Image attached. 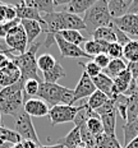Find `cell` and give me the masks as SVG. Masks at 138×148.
Returning a JSON list of instances; mask_svg holds the SVG:
<instances>
[{
  "label": "cell",
  "mask_w": 138,
  "mask_h": 148,
  "mask_svg": "<svg viewBox=\"0 0 138 148\" xmlns=\"http://www.w3.org/2000/svg\"><path fill=\"white\" fill-rule=\"evenodd\" d=\"M115 103V110L116 112L120 115V118L127 121V112H128V107H129V97L125 95H118V96L113 97Z\"/></svg>",
  "instance_id": "obj_30"
},
{
  "label": "cell",
  "mask_w": 138,
  "mask_h": 148,
  "mask_svg": "<svg viewBox=\"0 0 138 148\" xmlns=\"http://www.w3.org/2000/svg\"><path fill=\"white\" fill-rule=\"evenodd\" d=\"M86 126H87L88 132H90L92 135H95V137H97V135L104 133L102 123H101L99 116H96V118H90L88 121L86 123Z\"/></svg>",
  "instance_id": "obj_38"
},
{
  "label": "cell",
  "mask_w": 138,
  "mask_h": 148,
  "mask_svg": "<svg viewBox=\"0 0 138 148\" xmlns=\"http://www.w3.org/2000/svg\"><path fill=\"white\" fill-rule=\"evenodd\" d=\"M21 23V19H15V21H12V22H3L0 23V38H5L7 35L9 33L13 27H15L17 24Z\"/></svg>",
  "instance_id": "obj_42"
},
{
  "label": "cell",
  "mask_w": 138,
  "mask_h": 148,
  "mask_svg": "<svg viewBox=\"0 0 138 148\" xmlns=\"http://www.w3.org/2000/svg\"><path fill=\"white\" fill-rule=\"evenodd\" d=\"M124 130V147L127 144H129L133 139H136L138 137V119L130 123H125L123 126Z\"/></svg>",
  "instance_id": "obj_33"
},
{
  "label": "cell",
  "mask_w": 138,
  "mask_h": 148,
  "mask_svg": "<svg viewBox=\"0 0 138 148\" xmlns=\"http://www.w3.org/2000/svg\"><path fill=\"white\" fill-rule=\"evenodd\" d=\"M123 59L128 63H138V40L132 38L125 46H123Z\"/></svg>",
  "instance_id": "obj_25"
},
{
  "label": "cell",
  "mask_w": 138,
  "mask_h": 148,
  "mask_svg": "<svg viewBox=\"0 0 138 148\" xmlns=\"http://www.w3.org/2000/svg\"><path fill=\"white\" fill-rule=\"evenodd\" d=\"M132 79H133V77H132V73L128 68L119 77L113 79V97L118 96V95H125Z\"/></svg>",
  "instance_id": "obj_15"
},
{
  "label": "cell",
  "mask_w": 138,
  "mask_h": 148,
  "mask_svg": "<svg viewBox=\"0 0 138 148\" xmlns=\"http://www.w3.org/2000/svg\"><path fill=\"white\" fill-rule=\"evenodd\" d=\"M24 4L30 8L36 9L41 15L53 13L56 8L54 4V0H24Z\"/></svg>",
  "instance_id": "obj_19"
},
{
  "label": "cell",
  "mask_w": 138,
  "mask_h": 148,
  "mask_svg": "<svg viewBox=\"0 0 138 148\" xmlns=\"http://www.w3.org/2000/svg\"><path fill=\"white\" fill-rule=\"evenodd\" d=\"M116 115H118V112H116V111H113V112H110V114L100 116V120H101V123H102L104 133L107 134V135H111V137H115Z\"/></svg>",
  "instance_id": "obj_27"
},
{
  "label": "cell",
  "mask_w": 138,
  "mask_h": 148,
  "mask_svg": "<svg viewBox=\"0 0 138 148\" xmlns=\"http://www.w3.org/2000/svg\"><path fill=\"white\" fill-rule=\"evenodd\" d=\"M23 110L31 118H33V116L35 118H42V116L49 115V111H50L49 105L38 97L27 98V101H24Z\"/></svg>",
  "instance_id": "obj_11"
},
{
  "label": "cell",
  "mask_w": 138,
  "mask_h": 148,
  "mask_svg": "<svg viewBox=\"0 0 138 148\" xmlns=\"http://www.w3.org/2000/svg\"><path fill=\"white\" fill-rule=\"evenodd\" d=\"M40 45H41L40 42H33L28 47V50L22 55H12V54L7 55L9 59L18 66V69L21 72V81L23 83L28 81V79H37V81H40L37 56H36Z\"/></svg>",
  "instance_id": "obj_2"
},
{
  "label": "cell",
  "mask_w": 138,
  "mask_h": 148,
  "mask_svg": "<svg viewBox=\"0 0 138 148\" xmlns=\"http://www.w3.org/2000/svg\"><path fill=\"white\" fill-rule=\"evenodd\" d=\"M56 63H58L56 59L51 54H49V52H45V54L40 55L37 58V68L42 73L49 72L50 69H53L56 65Z\"/></svg>",
  "instance_id": "obj_32"
},
{
  "label": "cell",
  "mask_w": 138,
  "mask_h": 148,
  "mask_svg": "<svg viewBox=\"0 0 138 148\" xmlns=\"http://www.w3.org/2000/svg\"><path fill=\"white\" fill-rule=\"evenodd\" d=\"M109 100L110 98L107 97L105 93H102L101 91L96 89V91H95L86 100V103H87V106L90 107L92 111H96L97 109H100L102 105H105Z\"/></svg>",
  "instance_id": "obj_28"
},
{
  "label": "cell",
  "mask_w": 138,
  "mask_h": 148,
  "mask_svg": "<svg viewBox=\"0 0 138 148\" xmlns=\"http://www.w3.org/2000/svg\"><path fill=\"white\" fill-rule=\"evenodd\" d=\"M107 46H109V44H106V42L95 41V40H88V41L84 42L83 51L87 55H90L92 59H93L95 56H97V55H100V54H106Z\"/></svg>",
  "instance_id": "obj_23"
},
{
  "label": "cell",
  "mask_w": 138,
  "mask_h": 148,
  "mask_svg": "<svg viewBox=\"0 0 138 148\" xmlns=\"http://www.w3.org/2000/svg\"><path fill=\"white\" fill-rule=\"evenodd\" d=\"M59 144H63L65 148H77L79 146H82V138H81V129L74 126L72 130L64 138H61L56 142Z\"/></svg>",
  "instance_id": "obj_20"
},
{
  "label": "cell",
  "mask_w": 138,
  "mask_h": 148,
  "mask_svg": "<svg viewBox=\"0 0 138 148\" xmlns=\"http://www.w3.org/2000/svg\"><path fill=\"white\" fill-rule=\"evenodd\" d=\"M4 42L12 55H22L27 51L28 41H27L26 32L21 26V23L9 31L7 37L4 38Z\"/></svg>",
  "instance_id": "obj_6"
},
{
  "label": "cell",
  "mask_w": 138,
  "mask_h": 148,
  "mask_svg": "<svg viewBox=\"0 0 138 148\" xmlns=\"http://www.w3.org/2000/svg\"><path fill=\"white\" fill-rule=\"evenodd\" d=\"M95 91H96V87H95L93 82H92V78H90L83 72L74 88V102L79 100H87Z\"/></svg>",
  "instance_id": "obj_12"
},
{
  "label": "cell",
  "mask_w": 138,
  "mask_h": 148,
  "mask_svg": "<svg viewBox=\"0 0 138 148\" xmlns=\"http://www.w3.org/2000/svg\"><path fill=\"white\" fill-rule=\"evenodd\" d=\"M132 4V0H110L107 1V8H109V13L111 15L113 19H118V18L124 17L128 14V9Z\"/></svg>",
  "instance_id": "obj_17"
},
{
  "label": "cell",
  "mask_w": 138,
  "mask_h": 148,
  "mask_svg": "<svg viewBox=\"0 0 138 148\" xmlns=\"http://www.w3.org/2000/svg\"><path fill=\"white\" fill-rule=\"evenodd\" d=\"M114 31H115V36H116V42H118V44H120L122 46H125L132 40L129 36L125 35V33L123 32V31L119 29L118 27L114 26Z\"/></svg>",
  "instance_id": "obj_43"
},
{
  "label": "cell",
  "mask_w": 138,
  "mask_h": 148,
  "mask_svg": "<svg viewBox=\"0 0 138 148\" xmlns=\"http://www.w3.org/2000/svg\"><path fill=\"white\" fill-rule=\"evenodd\" d=\"M86 102V101H84ZM84 102L79 106H69V105H58V106L51 107L49 111V118H50L51 125H59L65 124V123L73 121L77 114L81 110L84 109Z\"/></svg>",
  "instance_id": "obj_7"
},
{
  "label": "cell",
  "mask_w": 138,
  "mask_h": 148,
  "mask_svg": "<svg viewBox=\"0 0 138 148\" xmlns=\"http://www.w3.org/2000/svg\"><path fill=\"white\" fill-rule=\"evenodd\" d=\"M127 68L130 70L133 79H138V63H128Z\"/></svg>",
  "instance_id": "obj_45"
},
{
  "label": "cell",
  "mask_w": 138,
  "mask_h": 148,
  "mask_svg": "<svg viewBox=\"0 0 138 148\" xmlns=\"http://www.w3.org/2000/svg\"><path fill=\"white\" fill-rule=\"evenodd\" d=\"M79 129H81L82 144H83L86 148H96V137H95V135H92L90 132H88L86 124L82 125Z\"/></svg>",
  "instance_id": "obj_39"
},
{
  "label": "cell",
  "mask_w": 138,
  "mask_h": 148,
  "mask_svg": "<svg viewBox=\"0 0 138 148\" xmlns=\"http://www.w3.org/2000/svg\"><path fill=\"white\" fill-rule=\"evenodd\" d=\"M55 44L59 47V51L61 56L64 58H72V59H81V58H86L88 60H92L90 55H87L83 51V49H81V46H77L73 44L67 42L64 38H61L59 35H55Z\"/></svg>",
  "instance_id": "obj_9"
},
{
  "label": "cell",
  "mask_w": 138,
  "mask_h": 148,
  "mask_svg": "<svg viewBox=\"0 0 138 148\" xmlns=\"http://www.w3.org/2000/svg\"><path fill=\"white\" fill-rule=\"evenodd\" d=\"M42 75H44V82L55 84V83L59 81L60 78L65 77L67 73H65V70H64V68L61 66L59 63H56V65H55L53 69H50L49 72L42 73Z\"/></svg>",
  "instance_id": "obj_29"
},
{
  "label": "cell",
  "mask_w": 138,
  "mask_h": 148,
  "mask_svg": "<svg viewBox=\"0 0 138 148\" xmlns=\"http://www.w3.org/2000/svg\"><path fill=\"white\" fill-rule=\"evenodd\" d=\"M0 126H1V112H0Z\"/></svg>",
  "instance_id": "obj_53"
},
{
  "label": "cell",
  "mask_w": 138,
  "mask_h": 148,
  "mask_svg": "<svg viewBox=\"0 0 138 148\" xmlns=\"http://www.w3.org/2000/svg\"><path fill=\"white\" fill-rule=\"evenodd\" d=\"M15 9H17V15H18V19L23 21V19H30V21H36L41 24L42 27V32H46V24L42 19V15L38 13L36 9L30 8L24 4V1H21L18 4H14Z\"/></svg>",
  "instance_id": "obj_14"
},
{
  "label": "cell",
  "mask_w": 138,
  "mask_h": 148,
  "mask_svg": "<svg viewBox=\"0 0 138 148\" xmlns=\"http://www.w3.org/2000/svg\"><path fill=\"white\" fill-rule=\"evenodd\" d=\"M124 148H138V137L136 138V139L132 140L129 144H127Z\"/></svg>",
  "instance_id": "obj_48"
},
{
  "label": "cell",
  "mask_w": 138,
  "mask_h": 148,
  "mask_svg": "<svg viewBox=\"0 0 138 148\" xmlns=\"http://www.w3.org/2000/svg\"><path fill=\"white\" fill-rule=\"evenodd\" d=\"M15 132L21 135L22 140H32L37 146H41L38 135L36 133L35 125L32 123V118L24 111L15 119Z\"/></svg>",
  "instance_id": "obj_8"
},
{
  "label": "cell",
  "mask_w": 138,
  "mask_h": 148,
  "mask_svg": "<svg viewBox=\"0 0 138 148\" xmlns=\"http://www.w3.org/2000/svg\"><path fill=\"white\" fill-rule=\"evenodd\" d=\"M83 22L88 33H93L97 28L101 27H111L113 18L109 13L106 0H96L93 5L84 13Z\"/></svg>",
  "instance_id": "obj_4"
},
{
  "label": "cell",
  "mask_w": 138,
  "mask_h": 148,
  "mask_svg": "<svg viewBox=\"0 0 138 148\" xmlns=\"http://www.w3.org/2000/svg\"><path fill=\"white\" fill-rule=\"evenodd\" d=\"M40 84H41V81H37V79H28V81L24 82V84H23L24 101H27V97H30V98L37 97Z\"/></svg>",
  "instance_id": "obj_36"
},
{
  "label": "cell",
  "mask_w": 138,
  "mask_h": 148,
  "mask_svg": "<svg viewBox=\"0 0 138 148\" xmlns=\"http://www.w3.org/2000/svg\"><path fill=\"white\" fill-rule=\"evenodd\" d=\"M78 64L83 68V72L87 74L90 78H96L97 75H100L102 73V69L95 63L93 60H88L87 63H82V61H78Z\"/></svg>",
  "instance_id": "obj_37"
},
{
  "label": "cell",
  "mask_w": 138,
  "mask_h": 148,
  "mask_svg": "<svg viewBox=\"0 0 138 148\" xmlns=\"http://www.w3.org/2000/svg\"><path fill=\"white\" fill-rule=\"evenodd\" d=\"M106 54L110 59H123V46L118 42L109 44Z\"/></svg>",
  "instance_id": "obj_40"
},
{
  "label": "cell",
  "mask_w": 138,
  "mask_h": 148,
  "mask_svg": "<svg viewBox=\"0 0 138 148\" xmlns=\"http://www.w3.org/2000/svg\"><path fill=\"white\" fill-rule=\"evenodd\" d=\"M18 19L17 9L14 4H5L4 3V21L5 22H12V21Z\"/></svg>",
  "instance_id": "obj_41"
},
{
  "label": "cell",
  "mask_w": 138,
  "mask_h": 148,
  "mask_svg": "<svg viewBox=\"0 0 138 148\" xmlns=\"http://www.w3.org/2000/svg\"><path fill=\"white\" fill-rule=\"evenodd\" d=\"M37 97L45 101L51 107L58 106V105L73 106V103H74V89L63 87L58 83L51 84V83L41 82Z\"/></svg>",
  "instance_id": "obj_3"
},
{
  "label": "cell",
  "mask_w": 138,
  "mask_h": 148,
  "mask_svg": "<svg viewBox=\"0 0 138 148\" xmlns=\"http://www.w3.org/2000/svg\"><path fill=\"white\" fill-rule=\"evenodd\" d=\"M22 144H23V148H40V146H37L32 140H22Z\"/></svg>",
  "instance_id": "obj_47"
},
{
  "label": "cell",
  "mask_w": 138,
  "mask_h": 148,
  "mask_svg": "<svg viewBox=\"0 0 138 148\" xmlns=\"http://www.w3.org/2000/svg\"><path fill=\"white\" fill-rule=\"evenodd\" d=\"M12 148H23L22 142H21V143H17V144H13V146H12Z\"/></svg>",
  "instance_id": "obj_52"
},
{
  "label": "cell",
  "mask_w": 138,
  "mask_h": 148,
  "mask_svg": "<svg viewBox=\"0 0 138 148\" xmlns=\"http://www.w3.org/2000/svg\"><path fill=\"white\" fill-rule=\"evenodd\" d=\"M113 24L128 36L138 37V15L125 14L124 17L113 19Z\"/></svg>",
  "instance_id": "obj_13"
},
{
  "label": "cell",
  "mask_w": 138,
  "mask_h": 148,
  "mask_svg": "<svg viewBox=\"0 0 138 148\" xmlns=\"http://www.w3.org/2000/svg\"><path fill=\"white\" fill-rule=\"evenodd\" d=\"M13 144L10 143H0V148H12Z\"/></svg>",
  "instance_id": "obj_51"
},
{
  "label": "cell",
  "mask_w": 138,
  "mask_h": 148,
  "mask_svg": "<svg viewBox=\"0 0 138 148\" xmlns=\"http://www.w3.org/2000/svg\"><path fill=\"white\" fill-rule=\"evenodd\" d=\"M42 19L46 24V37L44 40V45L46 49L51 47V45L55 44V35L60 33L61 31H65V22H64L63 12H53L50 14L42 15Z\"/></svg>",
  "instance_id": "obj_5"
},
{
  "label": "cell",
  "mask_w": 138,
  "mask_h": 148,
  "mask_svg": "<svg viewBox=\"0 0 138 148\" xmlns=\"http://www.w3.org/2000/svg\"><path fill=\"white\" fill-rule=\"evenodd\" d=\"M5 22L4 21V3H0V23Z\"/></svg>",
  "instance_id": "obj_49"
},
{
  "label": "cell",
  "mask_w": 138,
  "mask_h": 148,
  "mask_svg": "<svg viewBox=\"0 0 138 148\" xmlns=\"http://www.w3.org/2000/svg\"><path fill=\"white\" fill-rule=\"evenodd\" d=\"M64 14V22H65V29H72V31H82L86 29V24L83 22V18H81L79 15L65 13Z\"/></svg>",
  "instance_id": "obj_26"
},
{
  "label": "cell",
  "mask_w": 138,
  "mask_h": 148,
  "mask_svg": "<svg viewBox=\"0 0 138 148\" xmlns=\"http://www.w3.org/2000/svg\"><path fill=\"white\" fill-rule=\"evenodd\" d=\"M92 60H93L95 63H96L97 65L101 68V69H106L111 59L107 56V54H100V55H97V56H95Z\"/></svg>",
  "instance_id": "obj_44"
},
{
  "label": "cell",
  "mask_w": 138,
  "mask_h": 148,
  "mask_svg": "<svg viewBox=\"0 0 138 148\" xmlns=\"http://www.w3.org/2000/svg\"><path fill=\"white\" fill-rule=\"evenodd\" d=\"M96 148H124L120 146L116 137H111L105 133L96 137Z\"/></svg>",
  "instance_id": "obj_31"
},
{
  "label": "cell",
  "mask_w": 138,
  "mask_h": 148,
  "mask_svg": "<svg viewBox=\"0 0 138 148\" xmlns=\"http://www.w3.org/2000/svg\"><path fill=\"white\" fill-rule=\"evenodd\" d=\"M77 148H86V147L83 146V144H82V146H79V147H77Z\"/></svg>",
  "instance_id": "obj_54"
},
{
  "label": "cell",
  "mask_w": 138,
  "mask_h": 148,
  "mask_svg": "<svg viewBox=\"0 0 138 148\" xmlns=\"http://www.w3.org/2000/svg\"><path fill=\"white\" fill-rule=\"evenodd\" d=\"M127 69V63L124 59H111L107 65L106 69H104V74H106L107 77H110L111 79L119 77L120 74Z\"/></svg>",
  "instance_id": "obj_24"
},
{
  "label": "cell",
  "mask_w": 138,
  "mask_h": 148,
  "mask_svg": "<svg viewBox=\"0 0 138 148\" xmlns=\"http://www.w3.org/2000/svg\"><path fill=\"white\" fill-rule=\"evenodd\" d=\"M22 81L17 82L13 86L0 89V112L10 115L17 119L23 112L24 96H23Z\"/></svg>",
  "instance_id": "obj_1"
},
{
  "label": "cell",
  "mask_w": 138,
  "mask_h": 148,
  "mask_svg": "<svg viewBox=\"0 0 138 148\" xmlns=\"http://www.w3.org/2000/svg\"><path fill=\"white\" fill-rule=\"evenodd\" d=\"M61 38H64L67 42L69 44H73V45H77L79 46L82 42L86 41V38L83 37L79 31H72V29H65V31H61L60 33H58Z\"/></svg>",
  "instance_id": "obj_35"
},
{
  "label": "cell",
  "mask_w": 138,
  "mask_h": 148,
  "mask_svg": "<svg viewBox=\"0 0 138 148\" xmlns=\"http://www.w3.org/2000/svg\"><path fill=\"white\" fill-rule=\"evenodd\" d=\"M92 82H93L96 89H99L102 93H105L109 98H113V79L110 77L101 73L96 78H92Z\"/></svg>",
  "instance_id": "obj_21"
},
{
  "label": "cell",
  "mask_w": 138,
  "mask_h": 148,
  "mask_svg": "<svg viewBox=\"0 0 138 148\" xmlns=\"http://www.w3.org/2000/svg\"><path fill=\"white\" fill-rule=\"evenodd\" d=\"M21 26L23 27L24 32H26V36H27L28 45L31 46L33 42L36 41V38L40 36V33L42 32L41 24H40L38 22H36V21L23 19V21H21Z\"/></svg>",
  "instance_id": "obj_18"
},
{
  "label": "cell",
  "mask_w": 138,
  "mask_h": 148,
  "mask_svg": "<svg viewBox=\"0 0 138 148\" xmlns=\"http://www.w3.org/2000/svg\"><path fill=\"white\" fill-rule=\"evenodd\" d=\"M40 148H65L63 146V144H59V143H56V144H53V146H40Z\"/></svg>",
  "instance_id": "obj_50"
},
{
  "label": "cell",
  "mask_w": 138,
  "mask_h": 148,
  "mask_svg": "<svg viewBox=\"0 0 138 148\" xmlns=\"http://www.w3.org/2000/svg\"><path fill=\"white\" fill-rule=\"evenodd\" d=\"M128 14L138 15V0H132V4L128 9Z\"/></svg>",
  "instance_id": "obj_46"
},
{
  "label": "cell",
  "mask_w": 138,
  "mask_h": 148,
  "mask_svg": "<svg viewBox=\"0 0 138 148\" xmlns=\"http://www.w3.org/2000/svg\"><path fill=\"white\" fill-rule=\"evenodd\" d=\"M0 142H3V143L17 144V143L22 142V138H21V135L15 130L4 128V126H0Z\"/></svg>",
  "instance_id": "obj_34"
},
{
  "label": "cell",
  "mask_w": 138,
  "mask_h": 148,
  "mask_svg": "<svg viewBox=\"0 0 138 148\" xmlns=\"http://www.w3.org/2000/svg\"><path fill=\"white\" fill-rule=\"evenodd\" d=\"M95 1L96 0H70L63 7L61 12L79 15L81 13H86L93 5Z\"/></svg>",
  "instance_id": "obj_16"
},
{
  "label": "cell",
  "mask_w": 138,
  "mask_h": 148,
  "mask_svg": "<svg viewBox=\"0 0 138 148\" xmlns=\"http://www.w3.org/2000/svg\"><path fill=\"white\" fill-rule=\"evenodd\" d=\"M21 81V72L18 66L9 59L0 69V87L5 88Z\"/></svg>",
  "instance_id": "obj_10"
},
{
  "label": "cell",
  "mask_w": 138,
  "mask_h": 148,
  "mask_svg": "<svg viewBox=\"0 0 138 148\" xmlns=\"http://www.w3.org/2000/svg\"><path fill=\"white\" fill-rule=\"evenodd\" d=\"M92 40H95V41H102V42H106V44L116 42L114 24L111 27H101V28H97L92 33Z\"/></svg>",
  "instance_id": "obj_22"
}]
</instances>
